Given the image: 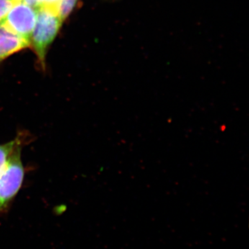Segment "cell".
Wrapping results in <instances>:
<instances>
[{"label": "cell", "mask_w": 249, "mask_h": 249, "mask_svg": "<svg viewBox=\"0 0 249 249\" xmlns=\"http://www.w3.org/2000/svg\"><path fill=\"white\" fill-rule=\"evenodd\" d=\"M56 5L44 4L36 9L37 17L31 39L42 66L45 65L47 49L55 39L62 23L57 13Z\"/></svg>", "instance_id": "obj_1"}, {"label": "cell", "mask_w": 249, "mask_h": 249, "mask_svg": "<svg viewBox=\"0 0 249 249\" xmlns=\"http://www.w3.org/2000/svg\"><path fill=\"white\" fill-rule=\"evenodd\" d=\"M22 147H18L4 169L0 172V214L7 210L22 188L25 175L21 158Z\"/></svg>", "instance_id": "obj_2"}, {"label": "cell", "mask_w": 249, "mask_h": 249, "mask_svg": "<svg viewBox=\"0 0 249 249\" xmlns=\"http://www.w3.org/2000/svg\"><path fill=\"white\" fill-rule=\"evenodd\" d=\"M36 17L37 10L21 1L13 5L6 18L0 24H4L9 30L31 43Z\"/></svg>", "instance_id": "obj_3"}, {"label": "cell", "mask_w": 249, "mask_h": 249, "mask_svg": "<svg viewBox=\"0 0 249 249\" xmlns=\"http://www.w3.org/2000/svg\"><path fill=\"white\" fill-rule=\"evenodd\" d=\"M30 46V42L0 24V62Z\"/></svg>", "instance_id": "obj_4"}, {"label": "cell", "mask_w": 249, "mask_h": 249, "mask_svg": "<svg viewBox=\"0 0 249 249\" xmlns=\"http://www.w3.org/2000/svg\"><path fill=\"white\" fill-rule=\"evenodd\" d=\"M28 139V134L22 132L18 134L14 140L10 141L6 143L0 144V172L4 169L18 147L24 146V144L27 143Z\"/></svg>", "instance_id": "obj_5"}, {"label": "cell", "mask_w": 249, "mask_h": 249, "mask_svg": "<svg viewBox=\"0 0 249 249\" xmlns=\"http://www.w3.org/2000/svg\"><path fill=\"white\" fill-rule=\"evenodd\" d=\"M77 0H60L56 5L57 13L62 22L71 14L76 6Z\"/></svg>", "instance_id": "obj_6"}, {"label": "cell", "mask_w": 249, "mask_h": 249, "mask_svg": "<svg viewBox=\"0 0 249 249\" xmlns=\"http://www.w3.org/2000/svg\"><path fill=\"white\" fill-rule=\"evenodd\" d=\"M13 5L14 2L11 0H0V22L4 20Z\"/></svg>", "instance_id": "obj_7"}, {"label": "cell", "mask_w": 249, "mask_h": 249, "mask_svg": "<svg viewBox=\"0 0 249 249\" xmlns=\"http://www.w3.org/2000/svg\"><path fill=\"white\" fill-rule=\"evenodd\" d=\"M22 1L29 5L31 7L37 9V8L45 4L46 0H23Z\"/></svg>", "instance_id": "obj_8"}, {"label": "cell", "mask_w": 249, "mask_h": 249, "mask_svg": "<svg viewBox=\"0 0 249 249\" xmlns=\"http://www.w3.org/2000/svg\"><path fill=\"white\" fill-rule=\"evenodd\" d=\"M60 0H46L45 4H55L58 2Z\"/></svg>", "instance_id": "obj_9"}, {"label": "cell", "mask_w": 249, "mask_h": 249, "mask_svg": "<svg viewBox=\"0 0 249 249\" xmlns=\"http://www.w3.org/2000/svg\"><path fill=\"white\" fill-rule=\"evenodd\" d=\"M11 1H12L14 4H15V3L21 2L23 0H11Z\"/></svg>", "instance_id": "obj_10"}]
</instances>
